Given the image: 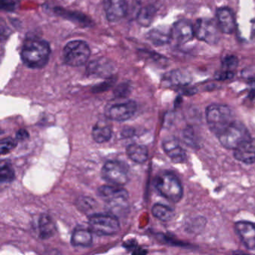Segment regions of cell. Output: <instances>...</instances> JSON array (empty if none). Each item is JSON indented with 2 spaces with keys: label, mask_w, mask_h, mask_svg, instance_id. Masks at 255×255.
Here are the masks:
<instances>
[{
  "label": "cell",
  "mask_w": 255,
  "mask_h": 255,
  "mask_svg": "<svg viewBox=\"0 0 255 255\" xmlns=\"http://www.w3.org/2000/svg\"><path fill=\"white\" fill-rule=\"evenodd\" d=\"M15 8L16 2L13 0H2V8L5 11H12Z\"/></svg>",
  "instance_id": "31"
},
{
  "label": "cell",
  "mask_w": 255,
  "mask_h": 255,
  "mask_svg": "<svg viewBox=\"0 0 255 255\" xmlns=\"http://www.w3.org/2000/svg\"><path fill=\"white\" fill-rule=\"evenodd\" d=\"M192 76L185 69L174 70L167 74L165 80L168 85L173 86H187L192 82Z\"/></svg>",
  "instance_id": "18"
},
{
  "label": "cell",
  "mask_w": 255,
  "mask_h": 255,
  "mask_svg": "<svg viewBox=\"0 0 255 255\" xmlns=\"http://www.w3.org/2000/svg\"><path fill=\"white\" fill-rule=\"evenodd\" d=\"M171 41L177 44H184L195 37L194 25L187 20H180L171 29Z\"/></svg>",
  "instance_id": "11"
},
{
  "label": "cell",
  "mask_w": 255,
  "mask_h": 255,
  "mask_svg": "<svg viewBox=\"0 0 255 255\" xmlns=\"http://www.w3.org/2000/svg\"><path fill=\"white\" fill-rule=\"evenodd\" d=\"M206 119L209 129L217 136L235 121L231 109L222 104L209 106L206 110Z\"/></svg>",
  "instance_id": "2"
},
{
  "label": "cell",
  "mask_w": 255,
  "mask_h": 255,
  "mask_svg": "<svg viewBox=\"0 0 255 255\" xmlns=\"http://www.w3.org/2000/svg\"><path fill=\"white\" fill-rule=\"evenodd\" d=\"M120 186L104 185L98 189V195L112 206L125 204L128 201V192Z\"/></svg>",
  "instance_id": "10"
},
{
  "label": "cell",
  "mask_w": 255,
  "mask_h": 255,
  "mask_svg": "<svg viewBox=\"0 0 255 255\" xmlns=\"http://www.w3.org/2000/svg\"><path fill=\"white\" fill-rule=\"evenodd\" d=\"M239 61L236 56H227L222 59V71L234 72L238 66Z\"/></svg>",
  "instance_id": "28"
},
{
  "label": "cell",
  "mask_w": 255,
  "mask_h": 255,
  "mask_svg": "<svg viewBox=\"0 0 255 255\" xmlns=\"http://www.w3.org/2000/svg\"><path fill=\"white\" fill-rule=\"evenodd\" d=\"M130 92V86L127 83H123V84L119 86L116 89V95L118 98H125L128 94Z\"/></svg>",
  "instance_id": "29"
},
{
  "label": "cell",
  "mask_w": 255,
  "mask_h": 255,
  "mask_svg": "<svg viewBox=\"0 0 255 255\" xmlns=\"http://www.w3.org/2000/svg\"><path fill=\"white\" fill-rule=\"evenodd\" d=\"M134 135V129H132V128H126V129H124V130L122 131V135L124 137V138H128V137H132V135Z\"/></svg>",
  "instance_id": "34"
},
{
  "label": "cell",
  "mask_w": 255,
  "mask_h": 255,
  "mask_svg": "<svg viewBox=\"0 0 255 255\" xmlns=\"http://www.w3.org/2000/svg\"><path fill=\"white\" fill-rule=\"evenodd\" d=\"M40 237L42 239L51 237L56 231V225L52 218L47 214H43L39 219Z\"/></svg>",
  "instance_id": "22"
},
{
  "label": "cell",
  "mask_w": 255,
  "mask_h": 255,
  "mask_svg": "<svg viewBox=\"0 0 255 255\" xmlns=\"http://www.w3.org/2000/svg\"><path fill=\"white\" fill-rule=\"evenodd\" d=\"M127 154L135 163L144 164L148 159V150L143 144H129L127 148Z\"/></svg>",
  "instance_id": "19"
},
{
  "label": "cell",
  "mask_w": 255,
  "mask_h": 255,
  "mask_svg": "<svg viewBox=\"0 0 255 255\" xmlns=\"http://www.w3.org/2000/svg\"><path fill=\"white\" fill-rule=\"evenodd\" d=\"M234 76V72L231 71H222L216 75V79L218 80H226L232 79Z\"/></svg>",
  "instance_id": "32"
},
{
  "label": "cell",
  "mask_w": 255,
  "mask_h": 255,
  "mask_svg": "<svg viewBox=\"0 0 255 255\" xmlns=\"http://www.w3.org/2000/svg\"><path fill=\"white\" fill-rule=\"evenodd\" d=\"M123 162L110 160L106 162L101 170L103 179L107 183L116 186H124L129 181L128 167Z\"/></svg>",
  "instance_id": "7"
},
{
  "label": "cell",
  "mask_w": 255,
  "mask_h": 255,
  "mask_svg": "<svg viewBox=\"0 0 255 255\" xmlns=\"http://www.w3.org/2000/svg\"><path fill=\"white\" fill-rule=\"evenodd\" d=\"M217 137L224 147L231 150H235L252 138L247 128L241 122L236 120Z\"/></svg>",
  "instance_id": "4"
},
{
  "label": "cell",
  "mask_w": 255,
  "mask_h": 255,
  "mask_svg": "<svg viewBox=\"0 0 255 255\" xmlns=\"http://www.w3.org/2000/svg\"><path fill=\"white\" fill-rule=\"evenodd\" d=\"M236 159L250 165L255 162V139L251 138L234 150Z\"/></svg>",
  "instance_id": "16"
},
{
  "label": "cell",
  "mask_w": 255,
  "mask_h": 255,
  "mask_svg": "<svg viewBox=\"0 0 255 255\" xmlns=\"http://www.w3.org/2000/svg\"><path fill=\"white\" fill-rule=\"evenodd\" d=\"M195 37L200 41L209 44H217L219 40V32L217 22L211 19H198L194 25Z\"/></svg>",
  "instance_id": "8"
},
{
  "label": "cell",
  "mask_w": 255,
  "mask_h": 255,
  "mask_svg": "<svg viewBox=\"0 0 255 255\" xmlns=\"http://www.w3.org/2000/svg\"><path fill=\"white\" fill-rule=\"evenodd\" d=\"M162 148L167 156L175 163H182L186 162L187 154L183 148L180 141L174 138H167L162 142Z\"/></svg>",
  "instance_id": "14"
},
{
  "label": "cell",
  "mask_w": 255,
  "mask_h": 255,
  "mask_svg": "<svg viewBox=\"0 0 255 255\" xmlns=\"http://www.w3.org/2000/svg\"><path fill=\"white\" fill-rule=\"evenodd\" d=\"M15 177V173L12 166L9 164H4L1 166L0 169V178L2 183H10L14 180Z\"/></svg>",
  "instance_id": "26"
},
{
  "label": "cell",
  "mask_w": 255,
  "mask_h": 255,
  "mask_svg": "<svg viewBox=\"0 0 255 255\" xmlns=\"http://www.w3.org/2000/svg\"><path fill=\"white\" fill-rule=\"evenodd\" d=\"M92 242V231L89 228H77L73 232L71 244L75 247H90Z\"/></svg>",
  "instance_id": "17"
},
{
  "label": "cell",
  "mask_w": 255,
  "mask_h": 255,
  "mask_svg": "<svg viewBox=\"0 0 255 255\" xmlns=\"http://www.w3.org/2000/svg\"><path fill=\"white\" fill-rule=\"evenodd\" d=\"M235 231L246 249L255 250V225L252 222L240 221L235 224Z\"/></svg>",
  "instance_id": "12"
},
{
  "label": "cell",
  "mask_w": 255,
  "mask_h": 255,
  "mask_svg": "<svg viewBox=\"0 0 255 255\" xmlns=\"http://www.w3.org/2000/svg\"><path fill=\"white\" fill-rule=\"evenodd\" d=\"M113 70V65H110L108 61L95 60L92 62L88 68V71L91 75L103 76L109 75Z\"/></svg>",
  "instance_id": "23"
},
{
  "label": "cell",
  "mask_w": 255,
  "mask_h": 255,
  "mask_svg": "<svg viewBox=\"0 0 255 255\" xmlns=\"http://www.w3.org/2000/svg\"><path fill=\"white\" fill-rule=\"evenodd\" d=\"M156 14L154 7L148 6L142 8L138 13V22L141 26H147L153 21V17Z\"/></svg>",
  "instance_id": "25"
},
{
  "label": "cell",
  "mask_w": 255,
  "mask_h": 255,
  "mask_svg": "<svg viewBox=\"0 0 255 255\" xmlns=\"http://www.w3.org/2000/svg\"><path fill=\"white\" fill-rule=\"evenodd\" d=\"M217 24L222 33L232 34L236 29V20L234 12L228 7L218 8L216 11Z\"/></svg>",
  "instance_id": "15"
},
{
  "label": "cell",
  "mask_w": 255,
  "mask_h": 255,
  "mask_svg": "<svg viewBox=\"0 0 255 255\" xmlns=\"http://www.w3.org/2000/svg\"><path fill=\"white\" fill-rule=\"evenodd\" d=\"M89 228L98 236H113L120 231V222L114 215L94 214L89 217Z\"/></svg>",
  "instance_id": "6"
},
{
  "label": "cell",
  "mask_w": 255,
  "mask_h": 255,
  "mask_svg": "<svg viewBox=\"0 0 255 255\" xmlns=\"http://www.w3.org/2000/svg\"><path fill=\"white\" fill-rule=\"evenodd\" d=\"M94 204H95V201L92 198H85L84 197V198H82V200H79L80 208L83 209L84 211L90 210L92 207H94Z\"/></svg>",
  "instance_id": "30"
},
{
  "label": "cell",
  "mask_w": 255,
  "mask_h": 255,
  "mask_svg": "<svg viewBox=\"0 0 255 255\" xmlns=\"http://www.w3.org/2000/svg\"><path fill=\"white\" fill-rule=\"evenodd\" d=\"M154 185L158 192L168 201L179 202L183 197L181 182L174 173H161L155 179Z\"/></svg>",
  "instance_id": "3"
},
{
  "label": "cell",
  "mask_w": 255,
  "mask_h": 255,
  "mask_svg": "<svg viewBox=\"0 0 255 255\" xmlns=\"http://www.w3.org/2000/svg\"><path fill=\"white\" fill-rule=\"evenodd\" d=\"M152 214L156 219L162 222H168L174 218V210L168 206L156 204L152 207Z\"/></svg>",
  "instance_id": "24"
},
{
  "label": "cell",
  "mask_w": 255,
  "mask_h": 255,
  "mask_svg": "<svg viewBox=\"0 0 255 255\" xmlns=\"http://www.w3.org/2000/svg\"><path fill=\"white\" fill-rule=\"evenodd\" d=\"M50 46L47 41L40 38H31L25 41L21 50V59L28 68L39 69L48 63Z\"/></svg>",
  "instance_id": "1"
},
{
  "label": "cell",
  "mask_w": 255,
  "mask_h": 255,
  "mask_svg": "<svg viewBox=\"0 0 255 255\" xmlns=\"http://www.w3.org/2000/svg\"><path fill=\"white\" fill-rule=\"evenodd\" d=\"M29 137V132L26 129H21L17 131L16 133V139L19 141H23L25 140L28 139Z\"/></svg>",
  "instance_id": "33"
},
{
  "label": "cell",
  "mask_w": 255,
  "mask_h": 255,
  "mask_svg": "<svg viewBox=\"0 0 255 255\" xmlns=\"http://www.w3.org/2000/svg\"><path fill=\"white\" fill-rule=\"evenodd\" d=\"M104 5L109 21H119L126 15L127 0H104Z\"/></svg>",
  "instance_id": "13"
},
{
  "label": "cell",
  "mask_w": 255,
  "mask_h": 255,
  "mask_svg": "<svg viewBox=\"0 0 255 255\" xmlns=\"http://www.w3.org/2000/svg\"><path fill=\"white\" fill-rule=\"evenodd\" d=\"M136 110L135 101H128L112 106L106 112V116L115 122H125L134 116Z\"/></svg>",
  "instance_id": "9"
},
{
  "label": "cell",
  "mask_w": 255,
  "mask_h": 255,
  "mask_svg": "<svg viewBox=\"0 0 255 255\" xmlns=\"http://www.w3.org/2000/svg\"><path fill=\"white\" fill-rule=\"evenodd\" d=\"M92 135L96 142L104 143L110 141L113 135V131L109 125L98 123L94 127Z\"/></svg>",
  "instance_id": "21"
},
{
  "label": "cell",
  "mask_w": 255,
  "mask_h": 255,
  "mask_svg": "<svg viewBox=\"0 0 255 255\" xmlns=\"http://www.w3.org/2000/svg\"><path fill=\"white\" fill-rule=\"evenodd\" d=\"M251 39L255 41V18L252 19V27H251Z\"/></svg>",
  "instance_id": "35"
},
{
  "label": "cell",
  "mask_w": 255,
  "mask_h": 255,
  "mask_svg": "<svg viewBox=\"0 0 255 255\" xmlns=\"http://www.w3.org/2000/svg\"><path fill=\"white\" fill-rule=\"evenodd\" d=\"M17 139H14L11 137L1 140V144H0L1 154L5 155L11 152L17 146Z\"/></svg>",
  "instance_id": "27"
},
{
  "label": "cell",
  "mask_w": 255,
  "mask_h": 255,
  "mask_svg": "<svg viewBox=\"0 0 255 255\" xmlns=\"http://www.w3.org/2000/svg\"><path fill=\"white\" fill-rule=\"evenodd\" d=\"M148 38L154 45H164L171 41V30L165 27L156 28L149 32Z\"/></svg>",
  "instance_id": "20"
},
{
  "label": "cell",
  "mask_w": 255,
  "mask_h": 255,
  "mask_svg": "<svg viewBox=\"0 0 255 255\" xmlns=\"http://www.w3.org/2000/svg\"><path fill=\"white\" fill-rule=\"evenodd\" d=\"M90 54L87 43L80 40L70 41L64 48L63 60L69 66L80 67L87 62Z\"/></svg>",
  "instance_id": "5"
}]
</instances>
